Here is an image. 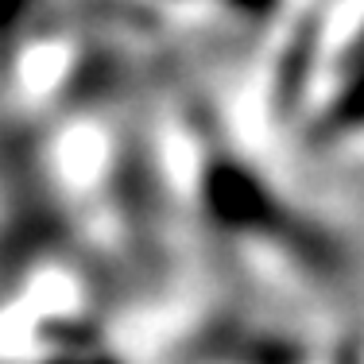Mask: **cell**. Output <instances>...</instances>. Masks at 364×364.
Returning a JSON list of instances; mask_svg holds the SVG:
<instances>
[{
    "instance_id": "obj_1",
    "label": "cell",
    "mask_w": 364,
    "mask_h": 364,
    "mask_svg": "<svg viewBox=\"0 0 364 364\" xmlns=\"http://www.w3.org/2000/svg\"><path fill=\"white\" fill-rule=\"evenodd\" d=\"M190 364H349V349L329 353L283 333H225L198 345Z\"/></svg>"
},
{
    "instance_id": "obj_2",
    "label": "cell",
    "mask_w": 364,
    "mask_h": 364,
    "mask_svg": "<svg viewBox=\"0 0 364 364\" xmlns=\"http://www.w3.org/2000/svg\"><path fill=\"white\" fill-rule=\"evenodd\" d=\"M50 364H132V357L120 353V349H109L105 341H93V345H85V349L66 353V357H58Z\"/></svg>"
},
{
    "instance_id": "obj_3",
    "label": "cell",
    "mask_w": 364,
    "mask_h": 364,
    "mask_svg": "<svg viewBox=\"0 0 364 364\" xmlns=\"http://www.w3.org/2000/svg\"><path fill=\"white\" fill-rule=\"evenodd\" d=\"M349 364H364V341L360 345H349Z\"/></svg>"
}]
</instances>
